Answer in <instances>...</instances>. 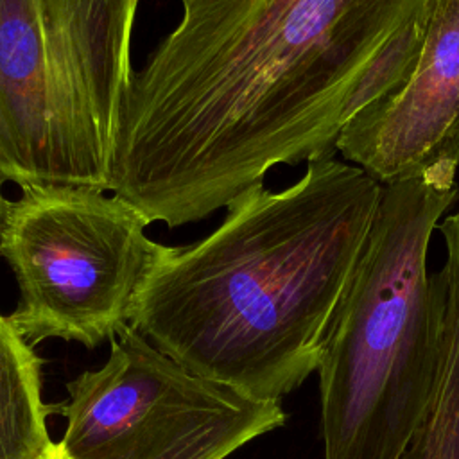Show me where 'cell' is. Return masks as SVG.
Returning <instances> with one entry per match:
<instances>
[{
    "instance_id": "cell-10",
    "label": "cell",
    "mask_w": 459,
    "mask_h": 459,
    "mask_svg": "<svg viewBox=\"0 0 459 459\" xmlns=\"http://www.w3.org/2000/svg\"><path fill=\"white\" fill-rule=\"evenodd\" d=\"M39 459H70V455L61 448L59 443H54Z\"/></svg>"
},
{
    "instance_id": "cell-6",
    "label": "cell",
    "mask_w": 459,
    "mask_h": 459,
    "mask_svg": "<svg viewBox=\"0 0 459 459\" xmlns=\"http://www.w3.org/2000/svg\"><path fill=\"white\" fill-rule=\"evenodd\" d=\"M108 360L66 384L70 459H226L287 420L280 402L195 375L124 325Z\"/></svg>"
},
{
    "instance_id": "cell-7",
    "label": "cell",
    "mask_w": 459,
    "mask_h": 459,
    "mask_svg": "<svg viewBox=\"0 0 459 459\" xmlns=\"http://www.w3.org/2000/svg\"><path fill=\"white\" fill-rule=\"evenodd\" d=\"M337 151L380 185L455 186L459 169V0H434L411 77L364 108Z\"/></svg>"
},
{
    "instance_id": "cell-3",
    "label": "cell",
    "mask_w": 459,
    "mask_h": 459,
    "mask_svg": "<svg viewBox=\"0 0 459 459\" xmlns=\"http://www.w3.org/2000/svg\"><path fill=\"white\" fill-rule=\"evenodd\" d=\"M457 195L423 179L382 185L317 366L325 459H402L437 368L429 244Z\"/></svg>"
},
{
    "instance_id": "cell-1",
    "label": "cell",
    "mask_w": 459,
    "mask_h": 459,
    "mask_svg": "<svg viewBox=\"0 0 459 459\" xmlns=\"http://www.w3.org/2000/svg\"><path fill=\"white\" fill-rule=\"evenodd\" d=\"M134 70L109 192L179 228L278 165L333 158L412 74L434 0H179Z\"/></svg>"
},
{
    "instance_id": "cell-4",
    "label": "cell",
    "mask_w": 459,
    "mask_h": 459,
    "mask_svg": "<svg viewBox=\"0 0 459 459\" xmlns=\"http://www.w3.org/2000/svg\"><path fill=\"white\" fill-rule=\"evenodd\" d=\"M142 0H0V181L109 192Z\"/></svg>"
},
{
    "instance_id": "cell-2",
    "label": "cell",
    "mask_w": 459,
    "mask_h": 459,
    "mask_svg": "<svg viewBox=\"0 0 459 459\" xmlns=\"http://www.w3.org/2000/svg\"><path fill=\"white\" fill-rule=\"evenodd\" d=\"M380 192L335 158L283 190L256 186L203 240L165 246L129 325L188 371L280 402L317 371Z\"/></svg>"
},
{
    "instance_id": "cell-11",
    "label": "cell",
    "mask_w": 459,
    "mask_h": 459,
    "mask_svg": "<svg viewBox=\"0 0 459 459\" xmlns=\"http://www.w3.org/2000/svg\"><path fill=\"white\" fill-rule=\"evenodd\" d=\"M0 183H2V181H0ZM7 206H9V199L4 195L2 186H0V231H2V224H4V217H5Z\"/></svg>"
},
{
    "instance_id": "cell-5",
    "label": "cell",
    "mask_w": 459,
    "mask_h": 459,
    "mask_svg": "<svg viewBox=\"0 0 459 459\" xmlns=\"http://www.w3.org/2000/svg\"><path fill=\"white\" fill-rule=\"evenodd\" d=\"M108 190L36 185L9 201L0 256L18 285L11 325L29 342L48 337L95 348L129 325L133 301L165 246L152 222Z\"/></svg>"
},
{
    "instance_id": "cell-9",
    "label": "cell",
    "mask_w": 459,
    "mask_h": 459,
    "mask_svg": "<svg viewBox=\"0 0 459 459\" xmlns=\"http://www.w3.org/2000/svg\"><path fill=\"white\" fill-rule=\"evenodd\" d=\"M41 400V364L30 344L0 316V459H39L52 445Z\"/></svg>"
},
{
    "instance_id": "cell-8",
    "label": "cell",
    "mask_w": 459,
    "mask_h": 459,
    "mask_svg": "<svg viewBox=\"0 0 459 459\" xmlns=\"http://www.w3.org/2000/svg\"><path fill=\"white\" fill-rule=\"evenodd\" d=\"M446 256L439 290V351L425 412L402 459H459V210L437 224Z\"/></svg>"
}]
</instances>
